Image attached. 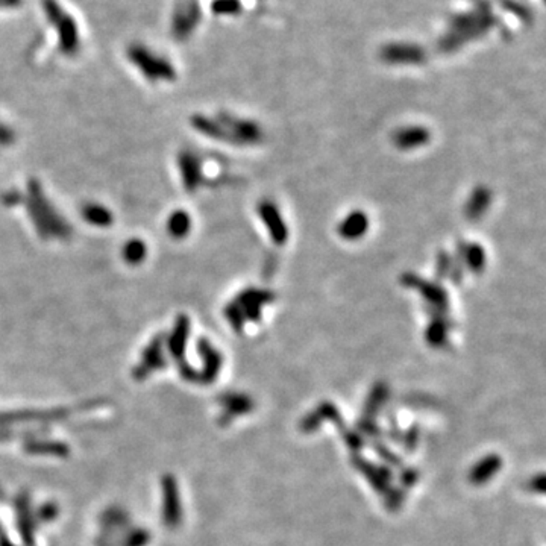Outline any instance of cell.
I'll list each match as a JSON object with an SVG mask.
<instances>
[{
  "instance_id": "6da1fadb",
  "label": "cell",
  "mask_w": 546,
  "mask_h": 546,
  "mask_svg": "<svg viewBox=\"0 0 546 546\" xmlns=\"http://www.w3.org/2000/svg\"><path fill=\"white\" fill-rule=\"evenodd\" d=\"M22 202L28 209L35 230L43 239H67L72 234L68 223L44 195L38 181L32 179L28 184V196H23Z\"/></svg>"
},
{
  "instance_id": "7a4b0ae2",
  "label": "cell",
  "mask_w": 546,
  "mask_h": 546,
  "mask_svg": "<svg viewBox=\"0 0 546 546\" xmlns=\"http://www.w3.org/2000/svg\"><path fill=\"white\" fill-rule=\"evenodd\" d=\"M275 297L270 292L258 288L244 290L240 295H237L233 302H230L225 308V317L230 322L231 327L242 332L246 322H260L261 311L264 305H267L272 299Z\"/></svg>"
},
{
  "instance_id": "3957f363",
  "label": "cell",
  "mask_w": 546,
  "mask_h": 546,
  "mask_svg": "<svg viewBox=\"0 0 546 546\" xmlns=\"http://www.w3.org/2000/svg\"><path fill=\"white\" fill-rule=\"evenodd\" d=\"M44 14L55 26L59 38V49L64 55H75L79 50V34L76 22L70 17L57 0H43Z\"/></svg>"
},
{
  "instance_id": "277c9868",
  "label": "cell",
  "mask_w": 546,
  "mask_h": 546,
  "mask_svg": "<svg viewBox=\"0 0 546 546\" xmlns=\"http://www.w3.org/2000/svg\"><path fill=\"white\" fill-rule=\"evenodd\" d=\"M128 57L132 64H135L151 81H173L176 72L169 61L152 54L143 46H131Z\"/></svg>"
},
{
  "instance_id": "5b68a950",
  "label": "cell",
  "mask_w": 546,
  "mask_h": 546,
  "mask_svg": "<svg viewBox=\"0 0 546 546\" xmlns=\"http://www.w3.org/2000/svg\"><path fill=\"white\" fill-rule=\"evenodd\" d=\"M217 120L222 123L233 145H255L263 138L261 128L251 120H242L226 112H220Z\"/></svg>"
},
{
  "instance_id": "8992f818",
  "label": "cell",
  "mask_w": 546,
  "mask_h": 546,
  "mask_svg": "<svg viewBox=\"0 0 546 546\" xmlns=\"http://www.w3.org/2000/svg\"><path fill=\"white\" fill-rule=\"evenodd\" d=\"M351 463L367 480V482L371 484L375 492L384 495V493L389 490L390 482L393 480V471L389 466L375 464L371 460L364 459V457H361L360 454H352Z\"/></svg>"
},
{
  "instance_id": "52a82bcc",
  "label": "cell",
  "mask_w": 546,
  "mask_h": 546,
  "mask_svg": "<svg viewBox=\"0 0 546 546\" xmlns=\"http://www.w3.org/2000/svg\"><path fill=\"white\" fill-rule=\"evenodd\" d=\"M404 284H407L408 287H416L419 290V293L428 302L434 316H445L449 307V297L443 287H440L436 283L422 281L415 275H408L407 278H404Z\"/></svg>"
},
{
  "instance_id": "ba28073f",
  "label": "cell",
  "mask_w": 546,
  "mask_h": 546,
  "mask_svg": "<svg viewBox=\"0 0 546 546\" xmlns=\"http://www.w3.org/2000/svg\"><path fill=\"white\" fill-rule=\"evenodd\" d=\"M258 214L267 228L270 239L276 244H284L288 240V230L278 207L270 200H263L258 205Z\"/></svg>"
},
{
  "instance_id": "9c48e42d",
  "label": "cell",
  "mask_w": 546,
  "mask_h": 546,
  "mask_svg": "<svg viewBox=\"0 0 546 546\" xmlns=\"http://www.w3.org/2000/svg\"><path fill=\"white\" fill-rule=\"evenodd\" d=\"M178 165L184 187H186L187 191H196L202 184V179H204L202 178V165L199 158L190 151H184L179 154Z\"/></svg>"
},
{
  "instance_id": "30bf717a",
  "label": "cell",
  "mask_w": 546,
  "mask_h": 546,
  "mask_svg": "<svg viewBox=\"0 0 546 546\" xmlns=\"http://www.w3.org/2000/svg\"><path fill=\"white\" fill-rule=\"evenodd\" d=\"M431 132L424 126H405L394 132L393 143L401 151H413L429 143Z\"/></svg>"
},
{
  "instance_id": "8fae6325",
  "label": "cell",
  "mask_w": 546,
  "mask_h": 546,
  "mask_svg": "<svg viewBox=\"0 0 546 546\" xmlns=\"http://www.w3.org/2000/svg\"><path fill=\"white\" fill-rule=\"evenodd\" d=\"M503 468V459L498 454H489L472 466L469 471V481L473 486H482L489 482L495 475Z\"/></svg>"
},
{
  "instance_id": "7c38bea8",
  "label": "cell",
  "mask_w": 546,
  "mask_h": 546,
  "mask_svg": "<svg viewBox=\"0 0 546 546\" xmlns=\"http://www.w3.org/2000/svg\"><path fill=\"white\" fill-rule=\"evenodd\" d=\"M369 230V217L363 211H352L341 220L337 231L341 239L345 240H358L366 235Z\"/></svg>"
},
{
  "instance_id": "4fadbf2b",
  "label": "cell",
  "mask_w": 546,
  "mask_h": 546,
  "mask_svg": "<svg viewBox=\"0 0 546 546\" xmlns=\"http://www.w3.org/2000/svg\"><path fill=\"white\" fill-rule=\"evenodd\" d=\"M199 352L200 357L204 358V372L200 374L202 381L211 383L216 380L217 374L220 372V367H222V355L211 346V343L205 339H202L199 341Z\"/></svg>"
},
{
  "instance_id": "5bb4252c",
  "label": "cell",
  "mask_w": 546,
  "mask_h": 546,
  "mask_svg": "<svg viewBox=\"0 0 546 546\" xmlns=\"http://www.w3.org/2000/svg\"><path fill=\"white\" fill-rule=\"evenodd\" d=\"M490 202H492V191L487 187H477L472 191L468 202H466V208H464L466 217L472 220V222H477V220H480L487 213Z\"/></svg>"
},
{
  "instance_id": "9a60e30c",
  "label": "cell",
  "mask_w": 546,
  "mask_h": 546,
  "mask_svg": "<svg viewBox=\"0 0 546 546\" xmlns=\"http://www.w3.org/2000/svg\"><path fill=\"white\" fill-rule=\"evenodd\" d=\"M198 17V8L193 5H182L178 8L173 17V35L178 40H186L191 29L195 28Z\"/></svg>"
},
{
  "instance_id": "2e32d148",
  "label": "cell",
  "mask_w": 546,
  "mask_h": 546,
  "mask_svg": "<svg viewBox=\"0 0 546 546\" xmlns=\"http://www.w3.org/2000/svg\"><path fill=\"white\" fill-rule=\"evenodd\" d=\"M387 398H389V387H387L384 383L374 384L372 390L366 399L361 419L376 420V416L380 415V411L384 407Z\"/></svg>"
},
{
  "instance_id": "e0dca14e",
  "label": "cell",
  "mask_w": 546,
  "mask_h": 546,
  "mask_svg": "<svg viewBox=\"0 0 546 546\" xmlns=\"http://www.w3.org/2000/svg\"><path fill=\"white\" fill-rule=\"evenodd\" d=\"M189 332H190L189 317L186 314H181L178 317V320H176L175 328L169 337V348L175 357L179 358L184 355V349H186V345H187Z\"/></svg>"
},
{
  "instance_id": "ac0fdd59",
  "label": "cell",
  "mask_w": 546,
  "mask_h": 546,
  "mask_svg": "<svg viewBox=\"0 0 546 546\" xmlns=\"http://www.w3.org/2000/svg\"><path fill=\"white\" fill-rule=\"evenodd\" d=\"M431 317H433V319H431L428 328H427L425 339H427L429 346L442 348L448 341L449 320H448L446 316H431Z\"/></svg>"
},
{
  "instance_id": "d6986e66",
  "label": "cell",
  "mask_w": 546,
  "mask_h": 546,
  "mask_svg": "<svg viewBox=\"0 0 546 546\" xmlns=\"http://www.w3.org/2000/svg\"><path fill=\"white\" fill-rule=\"evenodd\" d=\"M81 214H82V219L85 220V222H88L93 226L105 228V226L112 225V222H114V216H112L111 211L101 204L84 205L81 209Z\"/></svg>"
},
{
  "instance_id": "ffe728a7",
  "label": "cell",
  "mask_w": 546,
  "mask_h": 546,
  "mask_svg": "<svg viewBox=\"0 0 546 546\" xmlns=\"http://www.w3.org/2000/svg\"><path fill=\"white\" fill-rule=\"evenodd\" d=\"M190 230L191 219L186 211H175V213H172L170 217L167 219V233H169V235H172L173 239H184V237L189 235Z\"/></svg>"
},
{
  "instance_id": "44dd1931",
  "label": "cell",
  "mask_w": 546,
  "mask_h": 546,
  "mask_svg": "<svg viewBox=\"0 0 546 546\" xmlns=\"http://www.w3.org/2000/svg\"><path fill=\"white\" fill-rule=\"evenodd\" d=\"M121 255H123V260H125L128 264L135 266V264L143 263L145 258L147 257V246L143 240L131 239L126 242L125 246H123Z\"/></svg>"
},
{
  "instance_id": "7402d4cb",
  "label": "cell",
  "mask_w": 546,
  "mask_h": 546,
  "mask_svg": "<svg viewBox=\"0 0 546 546\" xmlns=\"http://www.w3.org/2000/svg\"><path fill=\"white\" fill-rule=\"evenodd\" d=\"M222 402L230 415L231 413L233 415H246V413H249L253 408V402L249 396L240 393L226 394Z\"/></svg>"
},
{
  "instance_id": "603a6c76",
  "label": "cell",
  "mask_w": 546,
  "mask_h": 546,
  "mask_svg": "<svg viewBox=\"0 0 546 546\" xmlns=\"http://www.w3.org/2000/svg\"><path fill=\"white\" fill-rule=\"evenodd\" d=\"M463 261L469 270L472 272H481L484 264H486V255H484V249L480 244H471L466 246L463 252Z\"/></svg>"
},
{
  "instance_id": "cb8c5ba5",
  "label": "cell",
  "mask_w": 546,
  "mask_h": 546,
  "mask_svg": "<svg viewBox=\"0 0 546 546\" xmlns=\"http://www.w3.org/2000/svg\"><path fill=\"white\" fill-rule=\"evenodd\" d=\"M161 346H163V340L161 339H154V341L151 343V345L147 346V349L145 351V355H143V369L147 372L151 371V369H155L160 366L163 363V352H161Z\"/></svg>"
},
{
  "instance_id": "d4e9b609",
  "label": "cell",
  "mask_w": 546,
  "mask_h": 546,
  "mask_svg": "<svg viewBox=\"0 0 546 546\" xmlns=\"http://www.w3.org/2000/svg\"><path fill=\"white\" fill-rule=\"evenodd\" d=\"M372 448L375 454L380 457V459L384 462L385 466L389 468H402V460L398 454H394L390 448H387L383 442H374Z\"/></svg>"
},
{
  "instance_id": "484cf974",
  "label": "cell",
  "mask_w": 546,
  "mask_h": 546,
  "mask_svg": "<svg viewBox=\"0 0 546 546\" xmlns=\"http://www.w3.org/2000/svg\"><path fill=\"white\" fill-rule=\"evenodd\" d=\"M339 431H341V438H343V442L346 443V446L354 454H358L360 449L364 446V438L361 437V434H358L357 431H354V429H349L346 427V424L340 425Z\"/></svg>"
},
{
  "instance_id": "4316f807",
  "label": "cell",
  "mask_w": 546,
  "mask_h": 546,
  "mask_svg": "<svg viewBox=\"0 0 546 546\" xmlns=\"http://www.w3.org/2000/svg\"><path fill=\"white\" fill-rule=\"evenodd\" d=\"M405 501V489L402 487H389L384 493V504L385 508L390 510V512H396L399 510Z\"/></svg>"
},
{
  "instance_id": "83f0119b",
  "label": "cell",
  "mask_w": 546,
  "mask_h": 546,
  "mask_svg": "<svg viewBox=\"0 0 546 546\" xmlns=\"http://www.w3.org/2000/svg\"><path fill=\"white\" fill-rule=\"evenodd\" d=\"M322 424H323V418L320 415V411L316 408L301 419V422H299V429H301L302 433L310 434V433H314V431L319 429L322 427Z\"/></svg>"
},
{
  "instance_id": "f1b7e54d",
  "label": "cell",
  "mask_w": 546,
  "mask_h": 546,
  "mask_svg": "<svg viewBox=\"0 0 546 546\" xmlns=\"http://www.w3.org/2000/svg\"><path fill=\"white\" fill-rule=\"evenodd\" d=\"M419 440H420V428L418 424H413L407 431H405L401 438V443L405 449V452L407 454L415 452L419 445Z\"/></svg>"
},
{
  "instance_id": "f546056e",
  "label": "cell",
  "mask_w": 546,
  "mask_h": 546,
  "mask_svg": "<svg viewBox=\"0 0 546 546\" xmlns=\"http://www.w3.org/2000/svg\"><path fill=\"white\" fill-rule=\"evenodd\" d=\"M357 428L360 429V433L366 437L378 438L381 436V428H380V425L376 424V420H367V419L360 418Z\"/></svg>"
},
{
  "instance_id": "4dcf8cb0",
  "label": "cell",
  "mask_w": 546,
  "mask_h": 546,
  "mask_svg": "<svg viewBox=\"0 0 546 546\" xmlns=\"http://www.w3.org/2000/svg\"><path fill=\"white\" fill-rule=\"evenodd\" d=\"M419 480V471L415 468H404L399 475V482L402 489L415 486Z\"/></svg>"
},
{
  "instance_id": "1f68e13d",
  "label": "cell",
  "mask_w": 546,
  "mask_h": 546,
  "mask_svg": "<svg viewBox=\"0 0 546 546\" xmlns=\"http://www.w3.org/2000/svg\"><path fill=\"white\" fill-rule=\"evenodd\" d=\"M15 134L11 128H8L6 125H2L0 123V147H6L14 143Z\"/></svg>"
},
{
  "instance_id": "d6a6232c",
  "label": "cell",
  "mask_w": 546,
  "mask_h": 546,
  "mask_svg": "<svg viewBox=\"0 0 546 546\" xmlns=\"http://www.w3.org/2000/svg\"><path fill=\"white\" fill-rule=\"evenodd\" d=\"M528 490L534 493H543L545 492V475L539 473L528 481Z\"/></svg>"
},
{
  "instance_id": "836d02e7",
  "label": "cell",
  "mask_w": 546,
  "mask_h": 546,
  "mask_svg": "<svg viewBox=\"0 0 546 546\" xmlns=\"http://www.w3.org/2000/svg\"><path fill=\"white\" fill-rule=\"evenodd\" d=\"M20 3H22V0H0V6H6V8L19 6Z\"/></svg>"
}]
</instances>
